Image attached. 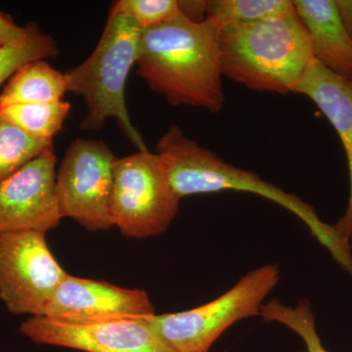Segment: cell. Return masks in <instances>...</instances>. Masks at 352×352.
Segmentation results:
<instances>
[{
	"mask_svg": "<svg viewBox=\"0 0 352 352\" xmlns=\"http://www.w3.org/2000/svg\"><path fill=\"white\" fill-rule=\"evenodd\" d=\"M180 13L187 19L196 23H201L206 21L207 17V1L201 0H184L178 1Z\"/></svg>",
	"mask_w": 352,
	"mask_h": 352,
	"instance_id": "22",
	"label": "cell"
},
{
	"mask_svg": "<svg viewBox=\"0 0 352 352\" xmlns=\"http://www.w3.org/2000/svg\"><path fill=\"white\" fill-rule=\"evenodd\" d=\"M111 8L126 14L142 30L166 24L180 15L178 0H119Z\"/></svg>",
	"mask_w": 352,
	"mask_h": 352,
	"instance_id": "20",
	"label": "cell"
},
{
	"mask_svg": "<svg viewBox=\"0 0 352 352\" xmlns=\"http://www.w3.org/2000/svg\"><path fill=\"white\" fill-rule=\"evenodd\" d=\"M53 145L0 182V234L36 231L46 234L61 221L56 194Z\"/></svg>",
	"mask_w": 352,
	"mask_h": 352,
	"instance_id": "10",
	"label": "cell"
},
{
	"mask_svg": "<svg viewBox=\"0 0 352 352\" xmlns=\"http://www.w3.org/2000/svg\"><path fill=\"white\" fill-rule=\"evenodd\" d=\"M66 92H68L66 73L52 68L46 60H38L25 64L11 76L0 94V106L52 103L63 100Z\"/></svg>",
	"mask_w": 352,
	"mask_h": 352,
	"instance_id": "14",
	"label": "cell"
},
{
	"mask_svg": "<svg viewBox=\"0 0 352 352\" xmlns=\"http://www.w3.org/2000/svg\"><path fill=\"white\" fill-rule=\"evenodd\" d=\"M259 316L291 329L302 340L307 352H329L317 332L316 317L307 300H300L296 307H288L277 298H271L261 307Z\"/></svg>",
	"mask_w": 352,
	"mask_h": 352,
	"instance_id": "17",
	"label": "cell"
},
{
	"mask_svg": "<svg viewBox=\"0 0 352 352\" xmlns=\"http://www.w3.org/2000/svg\"><path fill=\"white\" fill-rule=\"evenodd\" d=\"M171 187L180 198L224 191L247 192L263 197L302 220L312 236L323 245L333 261L352 278V248L336 228L321 220L310 204L252 171L226 163L215 153L187 138L179 126L173 124L157 143Z\"/></svg>",
	"mask_w": 352,
	"mask_h": 352,
	"instance_id": "2",
	"label": "cell"
},
{
	"mask_svg": "<svg viewBox=\"0 0 352 352\" xmlns=\"http://www.w3.org/2000/svg\"><path fill=\"white\" fill-rule=\"evenodd\" d=\"M293 4L309 36L314 59L352 82V41L336 0H295Z\"/></svg>",
	"mask_w": 352,
	"mask_h": 352,
	"instance_id": "13",
	"label": "cell"
},
{
	"mask_svg": "<svg viewBox=\"0 0 352 352\" xmlns=\"http://www.w3.org/2000/svg\"><path fill=\"white\" fill-rule=\"evenodd\" d=\"M117 157L104 141L76 138L69 146L56 175L62 219L91 232L113 227L111 196Z\"/></svg>",
	"mask_w": 352,
	"mask_h": 352,
	"instance_id": "7",
	"label": "cell"
},
{
	"mask_svg": "<svg viewBox=\"0 0 352 352\" xmlns=\"http://www.w3.org/2000/svg\"><path fill=\"white\" fill-rule=\"evenodd\" d=\"M279 280V265L264 264L249 271L219 298L184 311L156 314L150 322L173 352H208L227 329L259 316Z\"/></svg>",
	"mask_w": 352,
	"mask_h": 352,
	"instance_id": "5",
	"label": "cell"
},
{
	"mask_svg": "<svg viewBox=\"0 0 352 352\" xmlns=\"http://www.w3.org/2000/svg\"><path fill=\"white\" fill-rule=\"evenodd\" d=\"M289 0H208L206 20L217 28L244 25L293 8Z\"/></svg>",
	"mask_w": 352,
	"mask_h": 352,
	"instance_id": "16",
	"label": "cell"
},
{
	"mask_svg": "<svg viewBox=\"0 0 352 352\" xmlns=\"http://www.w3.org/2000/svg\"><path fill=\"white\" fill-rule=\"evenodd\" d=\"M294 94L303 95L314 102L342 142L349 168V196L346 212L335 226L352 248V82L336 75L314 59Z\"/></svg>",
	"mask_w": 352,
	"mask_h": 352,
	"instance_id": "12",
	"label": "cell"
},
{
	"mask_svg": "<svg viewBox=\"0 0 352 352\" xmlns=\"http://www.w3.org/2000/svg\"><path fill=\"white\" fill-rule=\"evenodd\" d=\"M69 112L71 104L64 100L0 106L4 119L32 138L48 142L62 131Z\"/></svg>",
	"mask_w": 352,
	"mask_h": 352,
	"instance_id": "15",
	"label": "cell"
},
{
	"mask_svg": "<svg viewBox=\"0 0 352 352\" xmlns=\"http://www.w3.org/2000/svg\"><path fill=\"white\" fill-rule=\"evenodd\" d=\"M138 74L153 91L171 106L221 112L226 102L222 85L219 29L206 20H175L142 30Z\"/></svg>",
	"mask_w": 352,
	"mask_h": 352,
	"instance_id": "1",
	"label": "cell"
},
{
	"mask_svg": "<svg viewBox=\"0 0 352 352\" xmlns=\"http://www.w3.org/2000/svg\"><path fill=\"white\" fill-rule=\"evenodd\" d=\"M342 25L352 41V0H336Z\"/></svg>",
	"mask_w": 352,
	"mask_h": 352,
	"instance_id": "23",
	"label": "cell"
},
{
	"mask_svg": "<svg viewBox=\"0 0 352 352\" xmlns=\"http://www.w3.org/2000/svg\"><path fill=\"white\" fill-rule=\"evenodd\" d=\"M30 23L31 32L24 43L0 48V85L10 80L25 64L54 58L59 54L55 38L43 32L38 23L34 21Z\"/></svg>",
	"mask_w": 352,
	"mask_h": 352,
	"instance_id": "19",
	"label": "cell"
},
{
	"mask_svg": "<svg viewBox=\"0 0 352 352\" xmlns=\"http://www.w3.org/2000/svg\"><path fill=\"white\" fill-rule=\"evenodd\" d=\"M67 276L50 251L46 234H0V300L10 314L43 316Z\"/></svg>",
	"mask_w": 352,
	"mask_h": 352,
	"instance_id": "8",
	"label": "cell"
},
{
	"mask_svg": "<svg viewBox=\"0 0 352 352\" xmlns=\"http://www.w3.org/2000/svg\"><path fill=\"white\" fill-rule=\"evenodd\" d=\"M53 142L36 140L0 113V182L38 157Z\"/></svg>",
	"mask_w": 352,
	"mask_h": 352,
	"instance_id": "18",
	"label": "cell"
},
{
	"mask_svg": "<svg viewBox=\"0 0 352 352\" xmlns=\"http://www.w3.org/2000/svg\"><path fill=\"white\" fill-rule=\"evenodd\" d=\"M156 315L147 292L68 274L43 316L64 323L94 324Z\"/></svg>",
	"mask_w": 352,
	"mask_h": 352,
	"instance_id": "11",
	"label": "cell"
},
{
	"mask_svg": "<svg viewBox=\"0 0 352 352\" xmlns=\"http://www.w3.org/2000/svg\"><path fill=\"white\" fill-rule=\"evenodd\" d=\"M141 36L142 29L135 21L111 8L94 52L66 75L68 92L82 97L87 104L80 124L83 131H99L108 119H115L138 151H148L126 102L127 78L138 63Z\"/></svg>",
	"mask_w": 352,
	"mask_h": 352,
	"instance_id": "4",
	"label": "cell"
},
{
	"mask_svg": "<svg viewBox=\"0 0 352 352\" xmlns=\"http://www.w3.org/2000/svg\"><path fill=\"white\" fill-rule=\"evenodd\" d=\"M151 318L78 325L31 317L23 322L20 332L34 344L83 352H173L153 328Z\"/></svg>",
	"mask_w": 352,
	"mask_h": 352,
	"instance_id": "9",
	"label": "cell"
},
{
	"mask_svg": "<svg viewBox=\"0 0 352 352\" xmlns=\"http://www.w3.org/2000/svg\"><path fill=\"white\" fill-rule=\"evenodd\" d=\"M180 201L156 153L117 157L111 217L122 235L147 239L166 232L177 217Z\"/></svg>",
	"mask_w": 352,
	"mask_h": 352,
	"instance_id": "6",
	"label": "cell"
},
{
	"mask_svg": "<svg viewBox=\"0 0 352 352\" xmlns=\"http://www.w3.org/2000/svg\"><path fill=\"white\" fill-rule=\"evenodd\" d=\"M30 32L31 23L20 27L10 16L0 12V48L24 43L29 38Z\"/></svg>",
	"mask_w": 352,
	"mask_h": 352,
	"instance_id": "21",
	"label": "cell"
},
{
	"mask_svg": "<svg viewBox=\"0 0 352 352\" xmlns=\"http://www.w3.org/2000/svg\"><path fill=\"white\" fill-rule=\"evenodd\" d=\"M222 76L248 89L294 94L314 59L295 7L258 22L219 30Z\"/></svg>",
	"mask_w": 352,
	"mask_h": 352,
	"instance_id": "3",
	"label": "cell"
}]
</instances>
